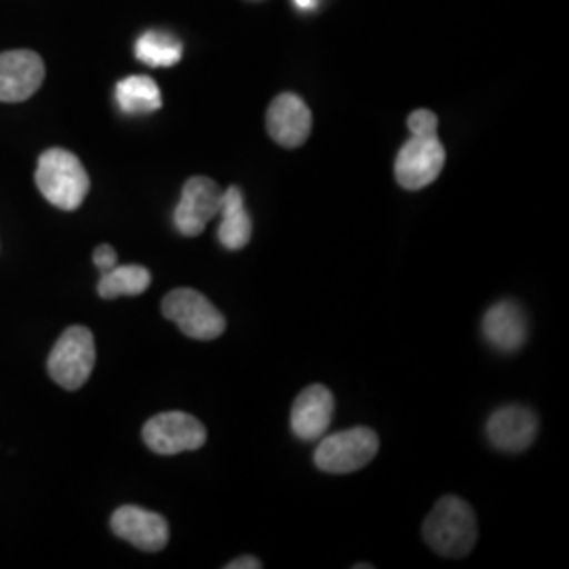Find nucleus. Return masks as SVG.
I'll use <instances>...</instances> for the list:
<instances>
[{"label": "nucleus", "mask_w": 569, "mask_h": 569, "mask_svg": "<svg viewBox=\"0 0 569 569\" xmlns=\"http://www.w3.org/2000/svg\"><path fill=\"white\" fill-rule=\"evenodd\" d=\"M112 531L136 549L159 552L169 542V523L159 512L140 507H121L110 519Z\"/></svg>", "instance_id": "nucleus-10"}, {"label": "nucleus", "mask_w": 569, "mask_h": 569, "mask_svg": "<svg viewBox=\"0 0 569 569\" xmlns=\"http://www.w3.org/2000/svg\"><path fill=\"white\" fill-rule=\"evenodd\" d=\"M143 443L161 456L203 448L207 430L203 422L183 411H164L150 418L142 430Z\"/></svg>", "instance_id": "nucleus-6"}, {"label": "nucleus", "mask_w": 569, "mask_h": 569, "mask_svg": "<svg viewBox=\"0 0 569 569\" xmlns=\"http://www.w3.org/2000/svg\"><path fill=\"white\" fill-rule=\"evenodd\" d=\"M93 264L98 266L103 274V272H108V270H112L114 266L119 264V256L110 244H100L93 251Z\"/></svg>", "instance_id": "nucleus-20"}, {"label": "nucleus", "mask_w": 569, "mask_h": 569, "mask_svg": "<svg viewBox=\"0 0 569 569\" xmlns=\"http://www.w3.org/2000/svg\"><path fill=\"white\" fill-rule=\"evenodd\" d=\"M262 568V561L256 559V557H239L234 559L232 563H228L226 569H260Z\"/></svg>", "instance_id": "nucleus-21"}, {"label": "nucleus", "mask_w": 569, "mask_h": 569, "mask_svg": "<svg viewBox=\"0 0 569 569\" xmlns=\"http://www.w3.org/2000/svg\"><path fill=\"white\" fill-rule=\"evenodd\" d=\"M224 190L203 176L183 183L180 203L173 211V226L183 237H199L207 224L220 216Z\"/></svg>", "instance_id": "nucleus-8"}, {"label": "nucleus", "mask_w": 569, "mask_h": 569, "mask_svg": "<svg viewBox=\"0 0 569 569\" xmlns=\"http://www.w3.org/2000/svg\"><path fill=\"white\" fill-rule=\"evenodd\" d=\"M42 81L44 63L39 53L28 49L0 53V102H26L41 89Z\"/></svg>", "instance_id": "nucleus-9"}, {"label": "nucleus", "mask_w": 569, "mask_h": 569, "mask_svg": "<svg viewBox=\"0 0 569 569\" xmlns=\"http://www.w3.org/2000/svg\"><path fill=\"white\" fill-rule=\"evenodd\" d=\"M34 178L42 197L63 211L79 209L91 186L79 157L63 148H49L42 152Z\"/></svg>", "instance_id": "nucleus-2"}, {"label": "nucleus", "mask_w": 569, "mask_h": 569, "mask_svg": "<svg viewBox=\"0 0 569 569\" xmlns=\"http://www.w3.org/2000/svg\"><path fill=\"white\" fill-rule=\"evenodd\" d=\"M300 9H312L317 4V0H293Z\"/></svg>", "instance_id": "nucleus-22"}, {"label": "nucleus", "mask_w": 569, "mask_h": 569, "mask_svg": "<svg viewBox=\"0 0 569 569\" xmlns=\"http://www.w3.org/2000/svg\"><path fill=\"white\" fill-rule=\"evenodd\" d=\"M422 533L435 552L449 559L467 557L479 538L475 510L458 496H443L430 510Z\"/></svg>", "instance_id": "nucleus-1"}, {"label": "nucleus", "mask_w": 569, "mask_h": 569, "mask_svg": "<svg viewBox=\"0 0 569 569\" xmlns=\"http://www.w3.org/2000/svg\"><path fill=\"white\" fill-rule=\"evenodd\" d=\"M333 407L336 401L329 388L321 385L305 388L291 407L289 422H291L293 435L306 443H312L326 437V430L333 418Z\"/></svg>", "instance_id": "nucleus-12"}, {"label": "nucleus", "mask_w": 569, "mask_h": 569, "mask_svg": "<svg viewBox=\"0 0 569 569\" xmlns=\"http://www.w3.org/2000/svg\"><path fill=\"white\" fill-rule=\"evenodd\" d=\"M319 448L315 451V465L329 475H348L367 467L378 449L380 441L371 428H348L342 432H333L319 439Z\"/></svg>", "instance_id": "nucleus-5"}, {"label": "nucleus", "mask_w": 569, "mask_h": 569, "mask_svg": "<svg viewBox=\"0 0 569 569\" xmlns=\"http://www.w3.org/2000/svg\"><path fill=\"white\" fill-rule=\"evenodd\" d=\"M528 315L512 300L491 306L483 317V336L500 352H515L528 340Z\"/></svg>", "instance_id": "nucleus-14"}, {"label": "nucleus", "mask_w": 569, "mask_h": 569, "mask_svg": "<svg viewBox=\"0 0 569 569\" xmlns=\"http://www.w3.org/2000/svg\"><path fill=\"white\" fill-rule=\"evenodd\" d=\"M446 164L439 136H411L397 154L395 176L406 190H422L435 182Z\"/></svg>", "instance_id": "nucleus-7"}, {"label": "nucleus", "mask_w": 569, "mask_h": 569, "mask_svg": "<svg viewBox=\"0 0 569 569\" xmlns=\"http://www.w3.org/2000/svg\"><path fill=\"white\" fill-rule=\"evenodd\" d=\"M220 228L218 239L228 251H239L251 241V216L244 209L243 192L239 186H230L222 194V207H220Z\"/></svg>", "instance_id": "nucleus-15"}, {"label": "nucleus", "mask_w": 569, "mask_h": 569, "mask_svg": "<svg viewBox=\"0 0 569 569\" xmlns=\"http://www.w3.org/2000/svg\"><path fill=\"white\" fill-rule=\"evenodd\" d=\"M117 103L124 114L140 117L163 106L161 89L150 77H127L117 84Z\"/></svg>", "instance_id": "nucleus-16"}, {"label": "nucleus", "mask_w": 569, "mask_h": 569, "mask_svg": "<svg viewBox=\"0 0 569 569\" xmlns=\"http://www.w3.org/2000/svg\"><path fill=\"white\" fill-rule=\"evenodd\" d=\"M407 127L411 131V136H437V114L430 110H416L409 114Z\"/></svg>", "instance_id": "nucleus-19"}, {"label": "nucleus", "mask_w": 569, "mask_h": 569, "mask_svg": "<svg viewBox=\"0 0 569 569\" xmlns=\"http://www.w3.org/2000/svg\"><path fill=\"white\" fill-rule=\"evenodd\" d=\"M538 435L536 413L521 406H507L491 413L488 420V437L493 448L517 453L528 449Z\"/></svg>", "instance_id": "nucleus-13"}, {"label": "nucleus", "mask_w": 569, "mask_h": 569, "mask_svg": "<svg viewBox=\"0 0 569 569\" xmlns=\"http://www.w3.org/2000/svg\"><path fill=\"white\" fill-rule=\"evenodd\" d=\"M183 47L173 34L146 32L136 42V58L152 68H169L182 60Z\"/></svg>", "instance_id": "nucleus-18"}, {"label": "nucleus", "mask_w": 569, "mask_h": 569, "mask_svg": "<svg viewBox=\"0 0 569 569\" xmlns=\"http://www.w3.org/2000/svg\"><path fill=\"white\" fill-rule=\"evenodd\" d=\"M161 308L164 319L173 321L192 340L209 342L226 331L224 315L197 289L180 287L169 291Z\"/></svg>", "instance_id": "nucleus-3"}, {"label": "nucleus", "mask_w": 569, "mask_h": 569, "mask_svg": "<svg viewBox=\"0 0 569 569\" xmlns=\"http://www.w3.org/2000/svg\"><path fill=\"white\" fill-rule=\"evenodd\" d=\"M152 283V274L148 268L138 264L114 266L112 270L103 272L98 293L103 300H114L122 296H142Z\"/></svg>", "instance_id": "nucleus-17"}, {"label": "nucleus", "mask_w": 569, "mask_h": 569, "mask_svg": "<svg viewBox=\"0 0 569 569\" xmlns=\"http://www.w3.org/2000/svg\"><path fill=\"white\" fill-rule=\"evenodd\" d=\"M96 366L93 333L82 326L68 327L53 346L47 369L49 376L66 390H79L87 385Z\"/></svg>", "instance_id": "nucleus-4"}, {"label": "nucleus", "mask_w": 569, "mask_h": 569, "mask_svg": "<svg viewBox=\"0 0 569 569\" xmlns=\"http://www.w3.org/2000/svg\"><path fill=\"white\" fill-rule=\"evenodd\" d=\"M266 127L274 142L283 148H298L308 140L312 129V112L305 100L296 93H281L274 98L268 114Z\"/></svg>", "instance_id": "nucleus-11"}]
</instances>
